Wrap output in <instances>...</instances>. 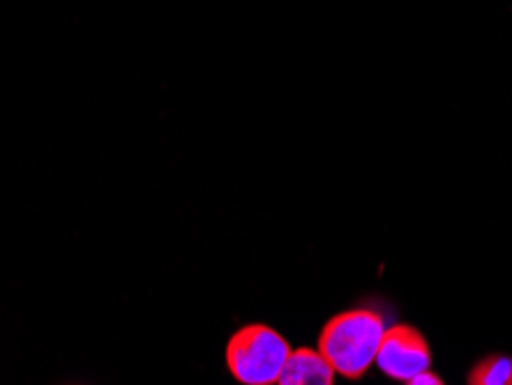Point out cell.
Here are the masks:
<instances>
[{
	"label": "cell",
	"mask_w": 512,
	"mask_h": 385,
	"mask_svg": "<svg viewBox=\"0 0 512 385\" xmlns=\"http://www.w3.org/2000/svg\"><path fill=\"white\" fill-rule=\"evenodd\" d=\"M386 323L374 309H349L330 319L321 330L319 351L335 374L356 381L376 362Z\"/></svg>",
	"instance_id": "1"
},
{
	"label": "cell",
	"mask_w": 512,
	"mask_h": 385,
	"mask_svg": "<svg viewBox=\"0 0 512 385\" xmlns=\"http://www.w3.org/2000/svg\"><path fill=\"white\" fill-rule=\"evenodd\" d=\"M289 356V342L263 323L240 328L227 346L229 372L243 385H275Z\"/></svg>",
	"instance_id": "2"
},
{
	"label": "cell",
	"mask_w": 512,
	"mask_h": 385,
	"mask_svg": "<svg viewBox=\"0 0 512 385\" xmlns=\"http://www.w3.org/2000/svg\"><path fill=\"white\" fill-rule=\"evenodd\" d=\"M376 365L395 381H409L432 365V351L425 335L406 323H397L383 332Z\"/></svg>",
	"instance_id": "3"
},
{
	"label": "cell",
	"mask_w": 512,
	"mask_h": 385,
	"mask_svg": "<svg viewBox=\"0 0 512 385\" xmlns=\"http://www.w3.org/2000/svg\"><path fill=\"white\" fill-rule=\"evenodd\" d=\"M277 385H335V369L319 349H296L286 360Z\"/></svg>",
	"instance_id": "4"
},
{
	"label": "cell",
	"mask_w": 512,
	"mask_h": 385,
	"mask_svg": "<svg viewBox=\"0 0 512 385\" xmlns=\"http://www.w3.org/2000/svg\"><path fill=\"white\" fill-rule=\"evenodd\" d=\"M469 385H512V358L487 356L473 365Z\"/></svg>",
	"instance_id": "5"
},
{
	"label": "cell",
	"mask_w": 512,
	"mask_h": 385,
	"mask_svg": "<svg viewBox=\"0 0 512 385\" xmlns=\"http://www.w3.org/2000/svg\"><path fill=\"white\" fill-rule=\"evenodd\" d=\"M406 385H446L443 383V379L439 374H434V372H420L418 376H413V379H409L406 381Z\"/></svg>",
	"instance_id": "6"
}]
</instances>
